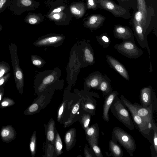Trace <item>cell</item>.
Returning a JSON list of instances; mask_svg holds the SVG:
<instances>
[{"mask_svg":"<svg viewBox=\"0 0 157 157\" xmlns=\"http://www.w3.org/2000/svg\"><path fill=\"white\" fill-rule=\"evenodd\" d=\"M114 48L120 53L131 59L138 58L143 53L142 50L136 45L135 42L129 40H123L120 44H115Z\"/></svg>","mask_w":157,"mask_h":157,"instance_id":"cell-7","label":"cell"},{"mask_svg":"<svg viewBox=\"0 0 157 157\" xmlns=\"http://www.w3.org/2000/svg\"><path fill=\"white\" fill-rule=\"evenodd\" d=\"M55 148L57 155L62 153L63 144L60 137L58 133H56L55 141Z\"/></svg>","mask_w":157,"mask_h":157,"instance_id":"cell-30","label":"cell"},{"mask_svg":"<svg viewBox=\"0 0 157 157\" xmlns=\"http://www.w3.org/2000/svg\"><path fill=\"white\" fill-rule=\"evenodd\" d=\"M111 81L106 75L102 76L98 90L101 91L104 96H105L112 91Z\"/></svg>","mask_w":157,"mask_h":157,"instance_id":"cell-22","label":"cell"},{"mask_svg":"<svg viewBox=\"0 0 157 157\" xmlns=\"http://www.w3.org/2000/svg\"><path fill=\"white\" fill-rule=\"evenodd\" d=\"M133 30L136 38L140 46L143 48H147L150 55L149 48L147 39V36L144 33L141 26L133 19L132 21Z\"/></svg>","mask_w":157,"mask_h":157,"instance_id":"cell-12","label":"cell"},{"mask_svg":"<svg viewBox=\"0 0 157 157\" xmlns=\"http://www.w3.org/2000/svg\"><path fill=\"white\" fill-rule=\"evenodd\" d=\"M102 76L101 73L98 71L93 72L90 74L84 82V85L86 89L90 90L93 88L97 90Z\"/></svg>","mask_w":157,"mask_h":157,"instance_id":"cell-15","label":"cell"},{"mask_svg":"<svg viewBox=\"0 0 157 157\" xmlns=\"http://www.w3.org/2000/svg\"><path fill=\"white\" fill-rule=\"evenodd\" d=\"M78 0V1H79V0H81V1H85V0Z\"/></svg>","mask_w":157,"mask_h":157,"instance_id":"cell-46","label":"cell"},{"mask_svg":"<svg viewBox=\"0 0 157 157\" xmlns=\"http://www.w3.org/2000/svg\"><path fill=\"white\" fill-rule=\"evenodd\" d=\"M113 33L116 38L135 42L132 30L128 26L119 24L115 25Z\"/></svg>","mask_w":157,"mask_h":157,"instance_id":"cell-11","label":"cell"},{"mask_svg":"<svg viewBox=\"0 0 157 157\" xmlns=\"http://www.w3.org/2000/svg\"><path fill=\"white\" fill-rule=\"evenodd\" d=\"M38 109V105L37 104L34 103L29 106L24 112V114L25 115H29L33 114Z\"/></svg>","mask_w":157,"mask_h":157,"instance_id":"cell-36","label":"cell"},{"mask_svg":"<svg viewBox=\"0 0 157 157\" xmlns=\"http://www.w3.org/2000/svg\"><path fill=\"white\" fill-rule=\"evenodd\" d=\"M36 132L34 131L31 137L29 143V149L32 157H34L35 155L36 150Z\"/></svg>","mask_w":157,"mask_h":157,"instance_id":"cell-31","label":"cell"},{"mask_svg":"<svg viewBox=\"0 0 157 157\" xmlns=\"http://www.w3.org/2000/svg\"><path fill=\"white\" fill-rule=\"evenodd\" d=\"M82 58L84 67L92 65L95 63L94 53L90 44L86 41L82 43Z\"/></svg>","mask_w":157,"mask_h":157,"instance_id":"cell-14","label":"cell"},{"mask_svg":"<svg viewBox=\"0 0 157 157\" xmlns=\"http://www.w3.org/2000/svg\"><path fill=\"white\" fill-rule=\"evenodd\" d=\"M10 73H9L5 76H3L0 79V89L1 86L5 83L10 76Z\"/></svg>","mask_w":157,"mask_h":157,"instance_id":"cell-40","label":"cell"},{"mask_svg":"<svg viewBox=\"0 0 157 157\" xmlns=\"http://www.w3.org/2000/svg\"><path fill=\"white\" fill-rule=\"evenodd\" d=\"M64 103H63L60 107L58 113V118H60L63 112Z\"/></svg>","mask_w":157,"mask_h":157,"instance_id":"cell-41","label":"cell"},{"mask_svg":"<svg viewBox=\"0 0 157 157\" xmlns=\"http://www.w3.org/2000/svg\"><path fill=\"white\" fill-rule=\"evenodd\" d=\"M70 12L76 19L82 18L87 10L86 3L82 1L74 2L69 6Z\"/></svg>","mask_w":157,"mask_h":157,"instance_id":"cell-19","label":"cell"},{"mask_svg":"<svg viewBox=\"0 0 157 157\" xmlns=\"http://www.w3.org/2000/svg\"><path fill=\"white\" fill-rule=\"evenodd\" d=\"M65 38L62 34L49 33L42 36L34 43L38 47L51 46L56 47L60 46Z\"/></svg>","mask_w":157,"mask_h":157,"instance_id":"cell-9","label":"cell"},{"mask_svg":"<svg viewBox=\"0 0 157 157\" xmlns=\"http://www.w3.org/2000/svg\"><path fill=\"white\" fill-rule=\"evenodd\" d=\"M140 99L141 106L146 108L152 106L154 109L155 111L157 112V98L155 91L150 85L141 89Z\"/></svg>","mask_w":157,"mask_h":157,"instance_id":"cell-8","label":"cell"},{"mask_svg":"<svg viewBox=\"0 0 157 157\" xmlns=\"http://www.w3.org/2000/svg\"><path fill=\"white\" fill-rule=\"evenodd\" d=\"M110 109L113 116L127 128L131 130L134 129L131 116L118 96L113 101Z\"/></svg>","mask_w":157,"mask_h":157,"instance_id":"cell-3","label":"cell"},{"mask_svg":"<svg viewBox=\"0 0 157 157\" xmlns=\"http://www.w3.org/2000/svg\"><path fill=\"white\" fill-rule=\"evenodd\" d=\"M11 4V0H2L0 1V13L3 12L6 9L9 7Z\"/></svg>","mask_w":157,"mask_h":157,"instance_id":"cell-37","label":"cell"},{"mask_svg":"<svg viewBox=\"0 0 157 157\" xmlns=\"http://www.w3.org/2000/svg\"><path fill=\"white\" fill-rule=\"evenodd\" d=\"M108 63L109 65L126 80L130 79L128 72L126 68L116 59L109 55L106 56Z\"/></svg>","mask_w":157,"mask_h":157,"instance_id":"cell-16","label":"cell"},{"mask_svg":"<svg viewBox=\"0 0 157 157\" xmlns=\"http://www.w3.org/2000/svg\"><path fill=\"white\" fill-rule=\"evenodd\" d=\"M120 98L126 107H129L144 120L148 122L152 123L153 120V113L154 109L152 106L146 108L138 103L135 102L132 103L123 95H121Z\"/></svg>","mask_w":157,"mask_h":157,"instance_id":"cell-5","label":"cell"},{"mask_svg":"<svg viewBox=\"0 0 157 157\" xmlns=\"http://www.w3.org/2000/svg\"><path fill=\"white\" fill-rule=\"evenodd\" d=\"M40 2L36 0H11L9 10L17 16L26 11H33L39 8Z\"/></svg>","mask_w":157,"mask_h":157,"instance_id":"cell-6","label":"cell"},{"mask_svg":"<svg viewBox=\"0 0 157 157\" xmlns=\"http://www.w3.org/2000/svg\"><path fill=\"white\" fill-rule=\"evenodd\" d=\"M50 0L51 1H56V0ZM63 0V1H64L65 0Z\"/></svg>","mask_w":157,"mask_h":157,"instance_id":"cell-45","label":"cell"},{"mask_svg":"<svg viewBox=\"0 0 157 157\" xmlns=\"http://www.w3.org/2000/svg\"><path fill=\"white\" fill-rule=\"evenodd\" d=\"M109 150L110 155L113 157H122L123 152L121 147L117 142L113 141L112 139L109 142Z\"/></svg>","mask_w":157,"mask_h":157,"instance_id":"cell-25","label":"cell"},{"mask_svg":"<svg viewBox=\"0 0 157 157\" xmlns=\"http://www.w3.org/2000/svg\"><path fill=\"white\" fill-rule=\"evenodd\" d=\"M2 25L0 24V31H1L2 29Z\"/></svg>","mask_w":157,"mask_h":157,"instance_id":"cell-44","label":"cell"},{"mask_svg":"<svg viewBox=\"0 0 157 157\" xmlns=\"http://www.w3.org/2000/svg\"></svg>","mask_w":157,"mask_h":157,"instance_id":"cell-47","label":"cell"},{"mask_svg":"<svg viewBox=\"0 0 157 157\" xmlns=\"http://www.w3.org/2000/svg\"><path fill=\"white\" fill-rule=\"evenodd\" d=\"M95 38L98 43L104 48H107L111 42L110 38L106 33L96 36Z\"/></svg>","mask_w":157,"mask_h":157,"instance_id":"cell-26","label":"cell"},{"mask_svg":"<svg viewBox=\"0 0 157 157\" xmlns=\"http://www.w3.org/2000/svg\"><path fill=\"white\" fill-rule=\"evenodd\" d=\"M105 19V17L101 14H92L83 19V25L92 32L103 26Z\"/></svg>","mask_w":157,"mask_h":157,"instance_id":"cell-10","label":"cell"},{"mask_svg":"<svg viewBox=\"0 0 157 157\" xmlns=\"http://www.w3.org/2000/svg\"><path fill=\"white\" fill-rule=\"evenodd\" d=\"M54 126V121H51L49 124L47 132V139L52 142L53 141L55 138Z\"/></svg>","mask_w":157,"mask_h":157,"instance_id":"cell-29","label":"cell"},{"mask_svg":"<svg viewBox=\"0 0 157 157\" xmlns=\"http://www.w3.org/2000/svg\"><path fill=\"white\" fill-rule=\"evenodd\" d=\"M98 8L110 12L116 17L128 19L131 17L129 9L117 4L113 0H98Z\"/></svg>","mask_w":157,"mask_h":157,"instance_id":"cell-4","label":"cell"},{"mask_svg":"<svg viewBox=\"0 0 157 157\" xmlns=\"http://www.w3.org/2000/svg\"><path fill=\"white\" fill-rule=\"evenodd\" d=\"M88 140L90 145L95 153L96 157H103V155L101 149L98 146V145L91 141Z\"/></svg>","mask_w":157,"mask_h":157,"instance_id":"cell-34","label":"cell"},{"mask_svg":"<svg viewBox=\"0 0 157 157\" xmlns=\"http://www.w3.org/2000/svg\"><path fill=\"white\" fill-rule=\"evenodd\" d=\"M17 136V132L13 126L10 125L2 127L0 136L2 140L6 143H9L14 140Z\"/></svg>","mask_w":157,"mask_h":157,"instance_id":"cell-20","label":"cell"},{"mask_svg":"<svg viewBox=\"0 0 157 157\" xmlns=\"http://www.w3.org/2000/svg\"><path fill=\"white\" fill-rule=\"evenodd\" d=\"M13 67L14 75L17 90L21 94L23 93L24 87L23 75L22 71L19 66L18 60L16 53L14 58Z\"/></svg>","mask_w":157,"mask_h":157,"instance_id":"cell-17","label":"cell"},{"mask_svg":"<svg viewBox=\"0 0 157 157\" xmlns=\"http://www.w3.org/2000/svg\"><path fill=\"white\" fill-rule=\"evenodd\" d=\"M137 10L141 11L143 15V25L144 26L149 25L150 23L152 16L154 14L152 7H147L145 0H137Z\"/></svg>","mask_w":157,"mask_h":157,"instance_id":"cell-13","label":"cell"},{"mask_svg":"<svg viewBox=\"0 0 157 157\" xmlns=\"http://www.w3.org/2000/svg\"><path fill=\"white\" fill-rule=\"evenodd\" d=\"M86 134L88 140L91 141L98 145L99 130L97 123L92 125L86 129Z\"/></svg>","mask_w":157,"mask_h":157,"instance_id":"cell-21","label":"cell"},{"mask_svg":"<svg viewBox=\"0 0 157 157\" xmlns=\"http://www.w3.org/2000/svg\"><path fill=\"white\" fill-rule=\"evenodd\" d=\"M152 133L150 148L151 157H157V127L154 121L152 122Z\"/></svg>","mask_w":157,"mask_h":157,"instance_id":"cell-24","label":"cell"},{"mask_svg":"<svg viewBox=\"0 0 157 157\" xmlns=\"http://www.w3.org/2000/svg\"><path fill=\"white\" fill-rule=\"evenodd\" d=\"M31 59L33 64L38 67H43L45 63L44 61L41 57L36 55L31 56Z\"/></svg>","mask_w":157,"mask_h":157,"instance_id":"cell-33","label":"cell"},{"mask_svg":"<svg viewBox=\"0 0 157 157\" xmlns=\"http://www.w3.org/2000/svg\"><path fill=\"white\" fill-rule=\"evenodd\" d=\"M90 113H87L85 114L82 117V123L84 128L86 129L88 127L90 121Z\"/></svg>","mask_w":157,"mask_h":157,"instance_id":"cell-38","label":"cell"},{"mask_svg":"<svg viewBox=\"0 0 157 157\" xmlns=\"http://www.w3.org/2000/svg\"><path fill=\"white\" fill-rule=\"evenodd\" d=\"M111 139L115 142H118L132 157L136 148L135 140L128 133L121 127L116 126L113 129Z\"/></svg>","mask_w":157,"mask_h":157,"instance_id":"cell-2","label":"cell"},{"mask_svg":"<svg viewBox=\"0 0 157 157\" xmlns=\"http://www.w3.org/2000/svg\"><path fill=\"white\" fill-rule=\"evenodd\" d=\"M87 10H95L98 9V0H85Z\"/></svg>","mask_w":157,"mask_h":157,"instance_id":"cell-35","label":"cell"},{"mask_svg":"<svg viewBox=\"0 0 157 157\" xmlns=\"http://www.w3.org/2000/svg\"><path fill=\"white\" fill-rule=\"evenodd\" d=\"M79 105L78 104H76L73 107L72 111V113L73 114H75L77 113V112L78 111L79 109Z\"/></svg>","mask_w":157,"mask_h":157,"instance_id":"cell-42","label":"cell"},{"mask_svg":"<svg viewBox=\"0 0 157 157\" xmlns=\"http://www.w3.org/2000/svg\"><path fill=\"white\" fill-rule=\"evenodd\" d=\"M118 94L119 93L117 91H112L105 97L102 117L105 121L108 122L109 120V112L110 107L114 100L118 96Z\"/></svg>","mask_w":157,"mask_h":157,"instance_id":"cell-18","label":"cell"},{"mask_svg":"<svg viewBox=\"0 0 157 157\" xmlns=\"http://www.w3.org/2000/svg\"><path fill=\"white\" fill-rule=\"evenodd\" d=\"M48 5L50 9L45 15L47 18L57 25H67L70 23L73 16L64 1H51Z\"/></svg>","mask_w":157,"mask_h":157,"instance_id":"cell-1","label":"cell"},{"mask_svg":"<svg viewBox=\"0 0 157 157\" xmlns=\"http://www.w3.org/2000/svg\"><path fill=\"white\" fill-rule=\"evenodd\" d=\"M121 6L128 9L137 11V0H116Z\"/></svg>","mask_w":157,"mask_h":157,"instance_id":"cell-27","label":"cell"},{"mask_svg":"<svg viewBox=\"0 0 157 157\" xmlns=\"http://www.w3.org/2000/svg\"><path fill=\"white\" fill-rule=\"evenodd\" d=\"M15 102L12 99L8 97H5L2 98L0 103V108L2 109L13 105Z\"/></svg>","mask_w":157,"mask_h":157,"instance_id":"cell-32","label":"cell"},{"mask_svg":"<svg viewBox=\"0 0 157 157\" xmlns=\"http://www.w3.org/2000/svg\"><path fill=\"white\" fill-rule=\"evenodd\" d=\"M75 130H70L67 132L65 137V141L67 149L68 150L72 146L75 139Z\"/></svg>","mask_w":157,"mask_h":157,"instance_id":"cell-28","label":"cell"},{"mask_svg":"<svg viewBox=\"0 0 157 157\" xmlns=\"http://www.w3.org/2000/svg\"><path fill=\"white\" fill-rule=\"evenodd\" d=\"M9 71V68L5 64L2 63L0 64V79L3 75Z\"/></svg>","mask_w":157,"mask_h":157,"instance_id":"cell-39","label":"cell"},{"mask_svg":"<svg viewBox=\"0 0 157 157\" xmlns=\"http://www.w3.org/2000/svg\"><path fill=\"white\" fill-rule=\"evenodd\" d=\"M4 93V90L2 88L0 89V103L3 98Z\"/></svg>","mask_w":157,"mask_h":157,"instance_id":"cell-43","label":"cell"},{"mask_svg":"<svg viewBox=\"0 0 157 157\" xmlns=\"http://www.w3.org/2000/svg\"><path fill=\"white\" fill-rule=\"evenodd\" d=\"M44 19V16L41 13H28L24 19V21L31 25H37L42 22Z\"/></svg>","mask_w":157,"mask_h":157,"instance_id":"cell-23","label":"cell"}]
</instances>
